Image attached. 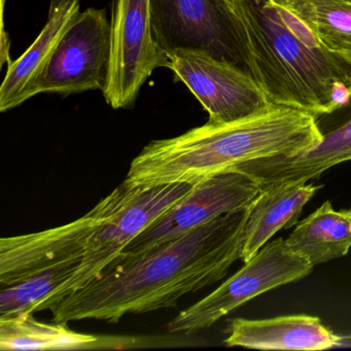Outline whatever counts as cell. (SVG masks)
Masks as SVG:
<instances>
[{"label":"cell","instance_id":"obj_13","mask_svg":"<svg viewBox=\"0 0 351 351\" xmlns=\"http://www.w3.org/2000/svg\"><path fill=\"white\" fill-rule=\"evenodd\" d=\"M79 0H52L48 21L38 38L17 60L11 62L0 87V112L21 106L34 97V90L59 40L79 15Z\"/></svg>","mask_w":351,"mask_h":351},{"label":"cell","instance_id":"obj_9","mask_svg":"<svg viewBox=\"0 0 351 351\" xmlns=\"http://www.w3.org/2000/svg\"><path fill=\"white\" fill-rule=\"evenodd\" d=\"M138 189L122 184L85 215L60 227L0 240V285H12L58 262L83 256L98 226L126 204Z\"/></svg>","mask_w":351,"mask_h":351},{"label":"cell","instance_id":"obj_19","mask_svg":"<svg viewBox=\"0 0 351 351\" xmlns=\"http://www.w3.org/2000/svg\"><path fill=\"white\" fill-rule=\"evenodd\" d=\"M82 256H73L32 273L12 285L1 287L0 317L34 314V308L55 289L64 285L77 271Z\"/></svg>","mask_w":351,"mask_h":351},{"label":"cell","instance_id":"obj_7","mask_svg":"<svg viewBox=\"0 0 351 351\" xmlns=\"http://www.w3.org/2000/svg\"><path fill=\"white\" fill-rule=\"evenodd\" d=\"M110 47L104 99L114 110L132 108L154 71L170 66L154 38L151 0H112Z\"/></svg>","mask_w":351,"mask_h":351},{"label":"cell","instance_id":"obj_3","mask_svg":"<svg viewBox=\"0 0 351 351\" xmlns=\"http://www.w3.org/2000/svg\"><path fill=\"white\" fill-rule=\"evenodd\" d=\"M241 25L246 67L269 102L313 114L342 110L351 97V64L326 50L276 0H231Z\"/></svg>","mask_w":351,"mask_h":351},{"label":"cell","instance_id":"obj_14","mask_svg":"<svg viewBox=\"0 0 351 351\" xmlns=\"http://www.w3.org/2000/svg\"><path fill=\"white\" fill-rule=\"evenodd\" d=\"M322 186L303 182H277L262 186L248 206L240 260H252L280 230L297 225L305 205Z\"/></svg>","mask_w":351,"mask_h":351},{"label":"cell","instance_id":"obj_2","mask_svg":"<svg viewBox=\"0 0 351 351\" xmlns=\"http://www.w3.org/2000/svg\"><path fill=\"white\" fill-rule=\"evenodd\" d=\"M322 138L313 114L269 104L234 122H207L180 136L151 141L131 162L123 184L131 189L194 186L247 162L297 155Z\"/></svg>","mask_w":351,"mask_h":351},{"label":"cell","instance_id":"obj_18","mask_svg":"<svg viewBox=\"0 0 351 351\" xmlns=\"http://www.w3.org/2000/svg\"><path fill=\"white\" fill-rule=\"evenodd\" d=\"M309 28L318 42L351 64V0H276Z\"/></svg>","mask_w":351,"mask_h":351},{"label":"cell","instance_id":"obj_17","mask_svg":"<svg viewBox=\"0 0 351 351\" xmlns=\"http://www.w3.org/2000/svg\"><path fill=\"white\" fill-rule=\"evenodd\" d=\"M99 337L38 322L34 314L0 317L1 350H81L96 349Z\"/></svg>","mask_w":351,"mask_h":351},{"label":"cell","instance_id":"obj_4","mask_svg":"<svg viewBox=\"0 0 351 351\" xmlns=\"http://www.w3.org/2000/svg\"><path fill=\"white\" fill-rule=\"evenodd\" d=\"M151 14L154 38L166 56L203 53L248 71L231 0H151Z\"/></svg>","mask_w":351,"mask_h":351},{"label":"cell","instance_id":"obj_15","mask_svg":"<svg viewBox=\"0 0 351 351\" xmlns=\"http://www.w3.org/2000/svg\"><path fill=\"white\" fill-rule=\"evenodd\" d=\"M345 108L350 110L348 118L324 133L322 143L316 147L291 157L247 162L237 166L238 169L252 174L263 186L277 182H308L338 164L351 161V97Z\"/></svg>","mask_w":351,"mask_h":351},{"label":"cell","instance_id":"obj_6","mask_svg":"<svg viewBox=\"0 0 351 351\" xmlns=\"http://www.w3.org/2000/svg\"><path fill=\"white\" fill-rule=\"evenodd\" d=\"M192 186V184L178 182L138 189L126 204L98 226L88 240L75 274L38 304L34 308V314L50 310L67 295L97 279L139 234L184 198Z\"/></svg>","mask_w":351,"mask_h":351},{"label":"cell","instance_id":"obj_16","mask_svg":"<svg viewBox=\"0 0 351 351\" xmlns=\"http://www.w3.org/2000/svg\"><path fill=\"white\" fill-rule=\"evenodd\" d=\"M285 242L291 252L313 267L342 258L351 248V209L336 210L326 201L298 221Z\"/></svg>","mask_w":351,"mask_h":351},{"label":"cell","instance_id":"obj_12","mask_svg":"<svg viewBox=\"0 0 351 351\" xmlns=\"http://www.w3.org/2000/svg\"><path fill=\"white\" fill-rule=\"evenodd\" d=\"M341 340L317 316L293 314L266 319L236 318L225 343L261 350H326Z\"/></svg>","mask_w":351,"mask_h":351},{"label":"cell","instance_id":"obj_1","mask_svg":"<svg viewBox=\"0 0 351 351\" xmlns=\"http://www.w3.org/2000/svg\"><path fill=\"white\" fill-rule=\"evenodd\" d=\"M248 207L135 254L122 252L99 277L51 308L53 322H120L128 314L176 307L223 279L240 260Z\"/></svg>","mask_w":351,"mask_h":351},{"label":"cell","instance_id":"obj_20","mask_svg":"<svg viewBox=\"0 0 351 351\" xmlns=\"http://www.w3.org/2000/svg\"><path fill=\"white\" fill-rule=\"evenodd\" d=\"M5 0H1V12L3 13V7H5Z\"/></svg>","mask_w":351,"mask_h":351},{"label":"cell","instance_id":"obj_11","mask_svg":"<svg viewBox=\"0 0 351 351\" xmlns=\"http://www.w3.org/2000/svg\"><path fill=\"white\" fill-rule=\"evenodd\" d=\"M168 58L176 80L208 112V122H234L271 104L252 73L233 63L191 51H178Z\"/></svg>","mask_w":351,"mask_h":351},{"label":"cell","instance_id":"obj_10","mask_svg":"<svg viewBox=\"0 0 351 351\" xmlns=\"http://www.w3.org/2000/svg\"><path fill=\"white\" fill-rule=\"evenodd\" d=\"M261 191L262 184L252 174L237 168L210 176L194 184L184 198L158 217L123 252H143L221 215L244 210Z\"/></svg>","mask_w":351,"mask_h":351},{"label":"cell","instance_id":"obj_5","mask_svg":"<svg viewBox=\"0 0 351 351\" xmlns=\"http://www.w3.org/2000/svg\"><path fill=\"white\" fill-rule=\"evenodd\" d=\"M313 268L307 261L291 252L285 238H277L268 242L213 293L182 310L168 324V330L172 334H193L210 328L250 300L303 279Z\"/></svg>","mask_w":351,"mask_h":351},{"label":"cell","instance_id":"obj_8","mask_svg":"<svg viewBox=\"0 0 351 351\" xmlns=\"http://www.w3.org/2000/svg\"><path fill=\"white\" fill-rule=\"evenodd\" d=\"M110 21L106 12L94 8L80 12L59 40L34 95L104 92L110 75Z\"/></svg>","mask_w":351,"mask_h":351}]
</instances>
